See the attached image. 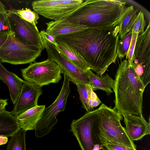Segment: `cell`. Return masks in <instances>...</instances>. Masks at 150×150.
I'll return each instance as SVG.
<instances>
[{"label":"cell","mask_w":150,"mask_h":150,"mask_svg":"<svg viewBox=\"0 0 150 150\" xmlns=\"http://www.w3.org/2000/svg\"><path fill=\"white\" fill-rule=\"evenodd\" d=\"M120 61L112 87L115 94L113 109L123 117L141 116L145 87L127 60Z\"/></svg>","instance_id":"cell-2"},{"label":"cell","mask_w":150,"mask_h":150,"mask_svg":"<svg viewBox=\"0 0 150 150\" xmlns=\"http://www.w3.org/2000/svg\"><path fill=\"white\" fill-rule=\"evenodd\" d=\"M92 150H107L106 147L100 142L95 145Z\"/></svg>","instance_id":"cell-33"},{"label":"cell","mask_w":150,"mask_h":150,"mask_svg":"<svg viewBox=\"0 0 150 150\" xmlns=\"http://www.w3.org/2000/svg\"><path fill=\"white\" fill-rule=\"evenodd\" d=\"M26 131L21 129L11 137L8 143L6 150H26Z\"/></svg>","instance_id":"cell-23"},{"label":"cell","mask_w":150,"mask_h":150,"mask_svg":"<svg viewBox=\"0 0 150 150\" xmlns=\"http://www.w3.org/2000/svg\"><path fill=\"white\" fill-rule=\"evenodd\" d=\"M8 104L7 99H0V112L5 110V107Z\"/></svg>","instance_id":"cell-32"},{"label":"cell","mask_w":150,"mask_h":150,"mask_svg":"<svg viewBox=\"0 0 150 150\" xmlns=\"http://www.w3.org/2000/svg\"><path fill=\"white\" fill-rule=\"evenodd\" d=\"M145 25L143 13L140 11L137 14L132 31L139 34H142L144 31Z\"/></svg>","instance_id":"cell-27"},{"label":"cell","mask_w":150,"mask_h":150,"mask_svg":"<svg viewBox=\"0 0 150 150\" xmlns=\"http://www.w3.org/2000/svg\"><path fill=\"white\" fill-rule=\"evenodd\" d=\"M20 128L16 116L6 110L0 112V136L12 137Z\"/></svg>","instance_id":"cell-19"},{"label":"cell","mask_w":150,"mask_h":150,"mask_svg":"<svg viewBox=\"0 0 150 150\" xmlns=\"http://www.w3.org/2000/svg\"><path fill=\"white\" fill-rule=\"evenodd\" d=\"M42 44L45 49L48 59L57 63L61 68L62 74L67 76L70 81L76 84L78 83H89L85 72L73 64L55 46L40 32Z\"/></svg>","instance_id":"cell-10"},{"label":"cell","mask_w":150,"mask_h":150,"mask_svg":"<svg viewBox=\"0 0 150 150\" xmlns=\"http://www.w3.org/2000/svg\"><path fill=\"white\" fill-rule=\"evenodd\" d=\"M132 31L127 33L122 38L119 40L117 45V57L120 60L127 54L132 36Z\"/></svg>","instance_id":"cell-24"},{"label":"cell","mask_w":150,"mask_h":150,"mask_svg":"<svg viewBox=\"0 0 150 150\" xmlns=\"http://www.w3.org/2000/svg\"><path fill=\"white\" fill-rule=\"evenodd\" d=\"M41 87L24 81L18 98L14 105L11 113L16 116L38 105V100L42 93Z\"/></svg>","instance_id":"cell-12"},{"label":"cell","mask_w":150,"mask_h":150,"mask_svg":"<svg viewBox=\"0 0 150 150\" xmlns=\"http://www.w3.org/2000/svg\"><path fill=\"white\" fill-rule=\"evenodd\" d=\"M56 42L58 45L57 47L77 67L84 72L90 69L86 62L75 49L64 42Z\"/></svg>","instance_id":"cell-20"},{"label":"cell","mask_w":150,"mask_h":150,"mask_svg":"<svg viewBox=\"0 0 150 150\" xmlns=\"http://www.w3.org/2000/svg\"><path fill=\"white\" fill-rule=\"evenodd\" d=\"M8 18L11 31L18 38L29 44L42 46L36 26L22 19L14 9L8 11Z\"/></svg>","instance_id":"cell-11"},{"label":"cell","mask_w":150,"mask_h":150,"mask_svg":"<svg viewBox=\"0 0 150 150\" xmlns=\"http://www.w3.org/2000/svg\"><path fill=\"white\" fill-rule=\"evenodd\" d=\"M138 35V34L132 31L131 41L127 54L126 56V59L127 60L129 65L131 66L132 65L135 58L134 52L135 45Z\"/></svg>","instance_id":"cell-28"},{"label":"cell","mask_w":150,"mask_h":150,"mask_svg":"<svg viewBox=\"0 0 150 150\" xmlns=\"http://www.w3.org/2000/svg\"><path fill=\"white\" fill-rule=\"evenodd\" d=\"M11 32L0 33V48L6 42Z\"/></svg>","instance_id":"cell-31"},{"label":"cell","mask_w":150,"mask_h":150,"mask_svg":"<svg viewBox=\"0 0 150 150\" xmlns=\"http://www.w3.org/2000/svg\"><path fill=\"white\" fill-rule=\"evenodd\" d=\"M40 32L42 33L47 40L54 45L56 47H58V44L55 38L54 37L44 30H41Z\"/></svg>","instance_id":"cell-30"},{"label":"cell","mask_w":150,"mask_h":150,"mask_svg":"<svg viewBox=\"0 0 150 150\" xmlns=\"http://www.w3.org/2000/svg\"><path fill=\"white\" fill-rule=\"evenodd\" d=\"M0 79L8 86L11 99L14 105L18 98L24 81L15 74L7 70L0 61Z\"/></svg>","instance_id":"cell-16"},{"label":"cell","mask_w":150,"mask_h":150,"mask_svg":"<svg viewBox=\"0 0 150 150\" xmlns=\"http://www.w3.org/2000/svg\"><path fill=\"white\" fill-rule=\"evenodd\" d=\"M8 141L7 137L2 136H0V145L6 144Z\"/></svg>","instance_id":"cell-34"},{"label":"cell","mask_w":150,"mask_h":150,"mask_svg":"<svg viewBox=\"0 0 150 150\" xmlns=\"http://www.w3.org/2000/svg\"><path fill=\"white\" fill-rule=\"evenodd\" d=\"M14 10L15 12L23 20L36 26L38 23L39 14L35 11H32L27 8Z\"/></svg>","instance_id":"cell-25"},{"label":"cell","mask_w":150,"mask_h":150,"mask_svg":"<svg viewBox=\"0 0 150 150\" xmlns=\"http://www.w3.org/2000/svg\"><path fill=\"white\" fill-rule=\"evenodd\" d=\"M85 72L93 91L101 90L105 91L108 96L113 92L112 88L114 80L107 74L99 76L93 73L90 69Z\"/></svg>","instance_id":"cell-18"},{"label":"cell","mask_w":150,"mask_h":150,"mask_svg":"<svg viewBox=\"0 0 150 150\" xmlns=\"http://www.w3.org/2000/svg\"><path fill=\"white\" fill-rule=\"evenodd\" d=\"M99 108L86 112L82 117L73 120L71 131L77 139L81 150H92L100 142L96 131L99 117Z\"/></svg>","instance_id":"cell-6"},{"label":"cell","mask_w":150,"mask_h":150,"mask_svg":"<svg viewBox=\"0 0 150 150\" xmlns=\"http://www.w3.org/2000/svg\"><path fill=\"white\" fill-rule=\"evenodd\" d=\"M138 11V10L134 8L132 6L126 7L118 25V35L120 39L129 32L132 31Z\"/></svg>","instance_id":"cell-22"},{"label":"cell","mask_w":150,"mask_h":150,"mask_svg":"<svg viewBox=\"0 0 150 150\" xmlns=\"http://www.w3.org/2000/svg\"><path fill=\"white\" fill-rule=\"evenodd\" d=\"M126 3L115 0H86L62 20L87 28L114 27L120 23Z\"/></svg>","instance_id":"cell-3"},{"label":"cell","mask_w":150,"mask_h":150,"mask_svg":"<svg viewBox=\"0 0 150 150\" xmlns=\"http://www.w3.org/2000/svg\"><path fill=\"white\" fill-rule=\"evenodd\" d=\"M99 117L96 128L100 139L114 144L137 149L135 144L121 125L123 117L114 109L102 103L99 107Z\"/></svg>","instance_id":"cell-4"},{"label":"cell","mask_w":150,"mask_h":150,"mask_svg":"<svg viewBox=\"0 0 150 150\" xmlns=\"http://www.w3.org/2000/svg\"><path fill=\"white\" fill-rule=\"evenodd\" d=\"M99 139L100 142L106 147L107 150H137L124 146L114 144L108 141Z\"/></svg>","instance_id":"cell-29"},{"label":"cell","mask_w":150,"mask_h":150,"mask_svg":"<svg viewBox=\"0 0 150 150\" xmlns=\"http://www.w3.org/2000/svg\"><path fill=\"white\" fill-rule=\"evenodd\" d=\"M150 24L145 30L139 34L134 50V59L133 64H139L143 67L146 75L150 74Z\"/></svg>","instance_id":"cell-13"},{"label":"cell","mask_w":150,"mask_h":150,"mask_svg":"<svg viewBox=\"0 0 150 150\" xmlns=\"http://www.w3.org/2000/svg\"><path fill=\"white\" fill-rule=\"evenodd\" d=\"M21 71L25 81L41 88L51 83H57L62 79L61 68L55 62L49 59L30 63Z\"/></svg>","instance_id":"cell-7"},{"label":"cell","mask_w":150,"mask_h":150,"mask_svg":"<svg viewBox=\"0 0 150 150\" xmlns=\"http://www.w3.org/2000/svg\"><path fill=\"white\" fill-rule=\"evenodd\" d=\"M123 117L126 132L132 141L140 140L145 136L150 134L149 117L148 122L143 115L140 116L127 115Z\"/></svg>","instance_id":"cell-14"},{"label":"cell","mask_w":150,"mask_h":150,"mask_svg":"<svg viewBox=\"0 0 150 150\" xmlns=\"http://www.w3.org/2000/svg\"><path fill=\"white\" fill-rule=\"evenodd\" d=\"M44 49L28 44L18 38L11 31L3 45L0 48V61L17 65L34 62Z\"/></svg>","instance_id":"cell-5"},{"label":"cell","mask_w":150,"mask_h":150,"mask_svg":"<svg viewBox=\"0 0 150 150\" xmlns=\"http://www.w3.org/2000/svg\"><path fill=\"white\" fill-rule=\"evenodd\" d=\"M45 108V105H37L16 116L20 128L26 131L35 129Z\"/></svg>","instance_id":"cell-15"},{"label":"cell","mask_w":150,"mask_h":150,"mask_svg":"<svg viewBox=\"0 0 150 150\" xmlns=\"http://www.w3.org/2000/svg\"><path fill=\"white\" fill-rule=\"evenodd\" d=\"M64 77L62 86L59 95L51 105L45 108L37 123L35 129V134L38 138L42 137L49 134L57 122V115L65 108L70 89L69 80L64 75Z\"/></svg>","instance_id":"cell-8"},{"label":"cell","mask_w":150,"mask_h":150,"mask_svg":"<svg viewBox=\"0 0 150 150\" xmlns=\"http://www.w3.org/2000/svg\"><path fill=\"white\" fill-rule=\"evenodd\" d=\"M46 31L55 38L62 35L77 32L86 29V26L64 21L62 20L46 23Z\"/></svg>","instance_id":"cell-17"},{"label":"cell","mask_w":150,"mask_h":150,"mask_svg":"<svg viewBox=\"0 0 150 150\" xmlns=\"http://www.w3.org/2000/svg\"><path fill=\"white\" fill-rule=\"evenodd\" d=\"M82 0H36L32 3L34 11L47 18L58 21L69 16L77 10Z\"/></svg>","instance_id":"cell-9"},{"label":"cell","mask_w":150,"mask_h":150,"mask_svg":"<svg viewBox=\"0 0 150 150\" xmlns=\"http://www.w3.org/2000/svg\"><path fill=\"white\" fill-rule=\"evenodd\" d=\"M8 11L0 1V33L11 31L8 18Z\"/></svg>","instance_id":"cell-26"},{"label":"cell","mask_w":150,"mask_h":150,"mask_svg":"<svg viewBox=\"0 0 150 150\" xmlns=\"http://www.w3.org/2000/svg\"><path fill=\"white\" fill-rule=\"evenodd\" d=\"M78 91L82 107L87 112L93 110L91 107L93 103L99 99L89 84L78 83L76 84Z\"/></svg>","instance_id":"cell-21"},{"label":"cell","mask_w":150,"mask_h":150,"mask_svg":"<svg viewBox=\"0 0 150 150\" xmlns=\"http://www.w3.org/2000/svg\"><path fill=\"white\" fill-rule=\"evenodd\" d=\"M119 27L88 28L59 36L56 41L70 45L79 53L90 69L100 76L115 63L117 57Z\"/></svg>","instance_id":"cell-1"}]
</instances>
